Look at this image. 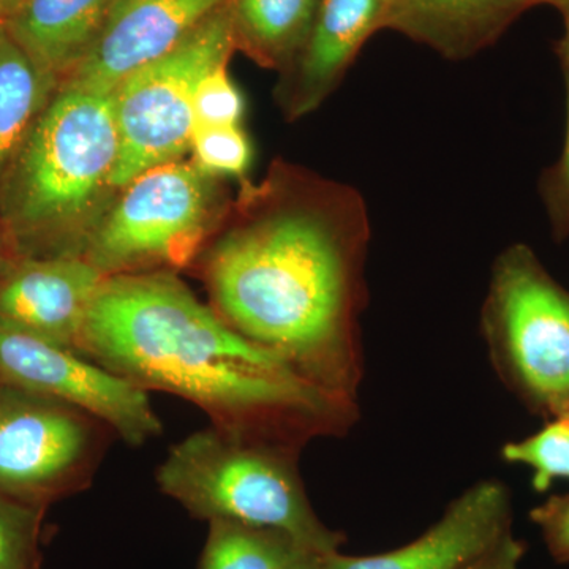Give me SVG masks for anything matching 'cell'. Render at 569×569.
Masks as SVG:
<instances>
[{
    "label": "cell",
    "instance_id": "6da1fadb",
    "mask_svg": "<svg viewBox=\"0 0 569 569\" xmlns=\"http://www.w3.org/2000/svg\"><path fill=\"white\" fill-rule=\"evenodd\" d=\"M258 194L263 206L209 257L217 313L340 400L351 383L370 236L365 198L340 183L307 197L279 194L277 186Z\"/></svg>",
    "mask_w": 569,
    "mask_h": 569
},
{
    "label": "cell",
    "instance_id": "7a4b0ae2",
    "mask_svg": "<svg viewBox=\"0 0 569 569\" xmlns=\"http://www.w3.org/2000/svg\"><path fill=\"white\" fill-rule=\"evenodd\" d=\"M78 351L146 391L190 400L241 436L276 422L320 421L340 406L168 271L107 277Z\"/></svg>",
    "mask_w": 569,
    "mask_h": 569
},
{
    "label": "cell",
    "instance_id": "3957f363",
    "mask_svg": "<svg viewBox=\"0 0 569 569\" xmlns=\"http://www.w3.org/2000/svg\"><path fill=\"white\" fill-rule=\"evenodd\" d=\"M118 159L111 92L59 82L0 181L3 222L20 249L84 253Z\"/></svg>",
    "mask_w": 569,
    "mask_h": 569
},
{
    "label": "cell",
    "instance_id": "277c9868",
    "mask_svg": "<svg viewBox=\"0 0 569 569\" xmlns=\"http://www.w3.org/2000/svg\"><path fill=\"white\" fill-rule=\"evenodd\" d=\"M157 485L197 519L283 531L323 557L343 542L313 511L291 460L253 436L198 430L170 449Z\"/></svg>",
    "mask_w": 569,
    "mask_h": 569
},
{
    "label": "cell",
    "instance_id": "5b68a950",
    "mask_svg": "<svg viewBox=\"0 0 569 569\" xmlns=\"http://www.w3.org/2000/svg\"><path fill=\"white\" fill-rule=\"evenodd\" d=\"M485 329L505 378L533 410L569 411V291L526 244L492 268Z\"/></svg>",
    "mask_w": 569,
    "mask_h": 569
},
{
    "label": "cell",
    "instance_id": "8992f818",
    "mask_svg": "<svg viewBox=\"0 0 569 569\" xmlns=\"http://www.w3.org/2000/svg\"><path fill=\"white\" fill-rule=\"evenodd\" d=\"M236 44L227 3L173 51L133 71L111 92L119 132L112 189L190 149L194 89L209 70L228 62Z\"/></svg>",
    "mask_w": 569,
    "mask_h": 569
},
{
    "label": "cell",
    "instance_id": "52a82bcc",
    "mask_svg": "<svg viewBox=\"0 0 569 569\" xmlns=\"http://www.w3.org/2000/svg\"><path fill=\"white\" fill-rule=\"evenodd\" d=\"M121 190L82 254L107 277L189 263L211 224L208 174L176 160L144 171Z\"/></svg>",
    "mask_w": 569,
    "mask_h": 569
},
{
    "label": "cell",
    "instance_id": "ba28073f",
    "mask_svg": "<svg viewBox=\"0 0 569 569\" xmlns=\"http://www.w3.org/2000/svg\"><path fill=\"white\" fill-rule=\"evenodd\" d=\"M0 381L100 419L140 447L162 432L148 391L63 347L0 318Z\"/></svg>",
    "mask_w": 569,
    "mask_h": 569
},
{
    "label": "cell",
    "instance_id": "9c48e42d",
    "mask_svg": "<svg viewBox=\"0 0 569 569\" xmlns=\"http://www.w3.org/2000/svg\"><path fill=\"white\" fill-rule=\"evenodd\" d=\"M88 415L48 397L0 387V493L40 507L86 471Z\"/></svg>",
    "mask_w": 569,
    "mask_h": 569
},
{
    "label": "cell",
    "instance_id": "30bf717a",
    "mask_svg": "<svg viewBox=\"0 0 569 569\" xmlns=\"http://www.w3.org/2000/svg\"><path fill=\"white\" fill-rule=\"evenodd\" d=\"M227 3L228 0H112L91 51L66 80L112 92L133 71L173 51Z\"/></svg>",
    "mask_w": 569,
    "mask_h": 569
},
{
    "label": "cell",
    "instance_id": "8fae6325",
    "mask_svg": "<svg viewBox=\"0 0 569 569\" xmlns=\"http://www.w3.org/2000/svg\"><path fill=\"white\" fill-rule=\"evenodd\" d=\"M511 533V497L498 481H479L449 505L426 533L378 556L325 557L320 569H468Z\"/></svg>",
    "mask_w": 569,
    "mask_h": 569
},
{
    "label": "cell",
    "instance_id": "7c38bea8",
    "mask_svg": "<svg viewBox=\"0 0 569 569\" xmlns=\"http://www.w3.org/2000/svg\"><path fill=\"white\" fill-rule=\"evenodd\" d=\"M104 279L82 254L26 258L0 279V318L78 350Z\"/></svg>",
    "mask_w": 569,
    "mask_h": 569
},
{
    "label": "cell",
    "instance_id": "4fadbf2b",
    "mask_svg": "<svg viewBox=\"0 0 569 569\" xmlns=\"http://www.w3.org/2000/svg\"><path fill=\"white\" fill-rule=\"evenodd\" d=\"M391 0H320L305 47L290 63L279 99L288 118L317 110L336 91L362 44L383 28Z\"/></svg>",
    "mask_w": 569,
    "mask_h": 569
},
{
    "label": "cell",
    "instance_id": "5bb4252c",
    "mask_svg": "<svg viewBox=\"0 0 569 569\" xmlns=\"http://www.w3.org/2000/svg\"><path fill=\"white\" fill-rule=\"evenodd\" d=\"M553 0H391L383 28L463 61L496 43L520 14Z\"/></svg>",
    "mask_w": 569,
    "mask_h": 569
},
{
    "label": "cell",
    "instance_id": "9a60e30c",
    "mask_svg": "<svg viewBox=\"0 0 569 569\" xmlns=\"http://www.w3.org/2000/svg\"><path fill=\"white\" fill-rule=\"evenodd\" d=\"M111 6L112 0H21L3 28L61 82L91 51Z\"/></svg>",
    "mask_w": 569,
    "mask_h": 569
},
{
    "label": "cell",
    "instance_id": "2e32d148",
    "mask_svg": "<svg viewBox=\"0 0 569 569\" xmlns=\"http://www.w3.org/2000/svg\"><path fill=\"white\" fill-rule=\"evenodd\" d=\"M58 86L0 26V181Z\"/></svg>",
    "mask_w": 569,
    "mask_h": 569
},
{
    "label": "cell",
    "instance_id": "e0dca14e",
    "mask_svg": "<svg viewBox=\"0 0 569 569\" xmlns=\"http://www.w3.org/2000/svg\"><path fill=\"white\" fill-rule=\"evenodd\" d=\"M320 0H228L236 41L257 61L290 67L305 47Z\"/></svg>",
    "mask_w": 569,
    "mask_h": 569
},
{
    "label": "cell",
    "instance_id": "ac0fdd59",
    "mask_svg": "<svg viewBox=\"0 0 569 569\" xmlns=\"http://www.w3.org/2000/svg\"><path fill=\"white\" fill-rule=\"evenodd\" d=\"M323 559L283 531L211 520L198 569H320Z\"/></svg>",
    "mask_w": 569,
    "mask_h": 569
},
{
    "label": "cell",
    "instance_id": "d6986e66",
    "mask_svg": "<svg viewBox=\"0 0 569 569\" xmlns=\"http://www.w3.org/2000/svg\"><path fill=\"white\" fill-rule=\"evenodd\" d=\"M501 458L530 467L538 492L549 490L556 479H569V419H552L533 436L505 445Z\"/></svg>",
    "mask_w": 569,
    "mask_h": 569
},
{
    "label": "cell",
    "instance_id": "ffe728a7",
    "mask_svg": "<svg viewBox=\"0 0 569 569\" xmlns=\"http://www.w3.org/2000/svg\"><path fill=\"white\" fill-rule=\"evenodd\" d=\"M190 151L194 167L208 176H244L253 157L241 126H193Z\"/></svg>",
    "mask_w": 569,
    "mask_h": 569
},
{
    "label": "cell",
    "instance_id": "44dd1931",
    "mask_svg": "<svg viewBox=\"0 0 569 569\" xmlns=\"http://www.w3.org/2000/svg\"><path fill=\"white\" fill-rule=\"evenodd\" d=\"M41 508L0 493V569H39Z\"/></svg>",
    "mask_w": 569,
    "mask_h": 569
},
{
    "label": "cell",
    "instance_id": "7402d4cb",
    "mask_svg": "<svg viewBox=\"0 0 569 569\" xmlns=\"http://www.w3.org/2000/svg\"><path fill=\"white\" fill-rule=\"evenodd\" d=\"M244 99L228 74L227 62L213 67L198 82L193 96V126H239Z\"/></svg>",
    "mask_w": 569,
    "mask_h": 569
},
{
    "label": "cell",
    "instance_id": "603a6c76",
    "mask_svg": "<svg viewBox=\"0 0 569 569\" xmlns=\"http://www.w3.org/2000/svg\"><path fill=\"white\" fill-rule=\"evenodd\" d=\"M565 78H567L568 119L563 152L559 162L546 171L541 183L542 198H545L550 220L561 238L569 236V71H565Z\"/></svg>",
    "mask_w": 569,
    "mask_h": 569
},
{
    "label": "cell",
    "instance_id": "cb8c5ba5",
    "mask_svg": "<svg viewBox=\"0 0 569 569\" xmlns=\"http://www.w3.org/2000/svg\"><path fill=\"white\" fill-rule=\"evenodd\" d=\"M531 520L541 530L550 556L559 563H569V493L550 497L531 511Z\"/></svg>",
    "mask_w": 569,
    "mask_h": 569
},
{
    "label": "cell",
    "instance_id": "d4e9b609",
    "mask_svg": "<svg viewBox=\"0 0 569 569\" xmlns=\"http://www.w3.org/2000/svg\"><path fill=\"white\" fill-rule=\"evenodd\" d=\"M526 550V542L509 533L498 542L496 548L468 569H520Z\"/></svg>",
    "mask_w": 569,
    "mask_h": 569
},
{
    "label": "cell",
    "instance_id": "484cf974",
    "mask_svg": "<svg viewBox=\"0 0 569 569\" xmlns=\"http://www.w3.org/2000/svg\"><path fill=\"white\" fill-rule=\"evenodd\" d=\"M560 11L563 14L565 32L559 44V56L563 63V70L569 71V0L561 6Z\"/></svg>",
    "mask_w": 569,
    "mask_h": 569
},
{
    "label": "cell",
    "instance_id": "4316f807",
    "mask_svg": "<svg viewBox=\"0 0 569 569\" xmlns=\"http://www.w3.org/2000/svg\"><path fill=\"white\" fill-rule=\"evenodd\" d=\"M21 0H0V26H6Z\"/></svg>",
    "mask_w": 569,
    "mask_h": 569
},
{
    "label": "cell",
    "instance_id": "83f0119b",
    "mask_svg": "<svg viewBox=\"0 0 569 569\" xmlns=\"http://www.w3.org/2000/svg\"><path fill=\"white\" fill-rule=\"evenodd\" d=\"M565 2H567V0H553V7L560 10Z\"/></svg>",
    "mask_w": 569,
    "mask_h": 569
},
{
    "label": "cell",
    "instance_id": "f1b7e54d",
    "mask_svg": "<svg viewBox=\"0 0 569 569\" xmlns=\"http://www.w3.org/2000/svg\"><path fill=\"white\" fill-rule=\"evenodd\" d=\"M563 417H567V418L569 419V411H568V413H567V415H563Z\"/></svg>",
    "mask_w": 569,
    "mask_h": 569
}]
</instances>
